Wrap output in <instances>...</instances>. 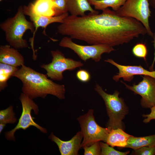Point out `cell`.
Here are the masks:
<instances>
[{
	"label": "cell",
	"mask_w": 155,
	"mask_h": 155,
	"mask_svg": "<svg viewBox=\"0 0 155 155\" xmlns=\"http://www.w3.org/2000/svg\"><path fill=\"white\" fill-rule=\"evenodd\" d=\"M63 35L89 44L113 47L129 43L148 32L142 24L131 18L118 15L107 8L100 14L90 12L84 16H68L57 27Z\"/></svg>",
	"instance_id": "obj_1"
},
{
	"label": "cell",
	"mask_w": 155,
	"mask_h": 155,
	"mask_svg": "<svg viewBox=\"0 0 155 155\" xmlns=\"http://www.w3.org/2000/svg\"><path fill=\"white\" fill-rule=\"evenodd\" d=\"M22 82L23 93L31 99L38 97L45 98L48 94L60 99L65 98L64 85L57 84L48 79L47 75L35 71L24 65L13 75Z\"/></svg>",
	"instance_id": "obj_2"
},
{
	"label": "cell",
	"mask_w": 155,
	"mask_h": 155,
	"mask_svg": "<svg viewBox=\"0 0 155 155\" xmlns=\"http://www.w3.org/2000/svg\"><path fill=\"white\" fill-rule=\"evenodd\" d=\"M0 27L5 32L6 40L9 45L17 49L28 47L27 41L23 38V35L28 30L33 34L35 29L33 22L26 19L22 6L19 7L13 17L1 23Z\"/></svg>",
	"instance_id": "obj_3"
},
{
	"label": "cell",
	"mask_w": 155,
	"mask_h": 155,
	"mask_svg": "<svg viewBox=\"0 0 155 155\" xmlns=\"http://www.w3.org/2000/svg\"><path fill=\"white\" fill-rule=\"evenodd\" d=\"M95 90L103 100L109 119L107 127L111 129L120 128L123 129L122 120L128 113V108L121 98L119 97V92L115 91L113 94L106 92L102 87L96 84Z\"/></svg>",
	"instance_id": "obj_4"
},
{
	"label": "cell",
	"mask_w": 155,
	"mask_h": 155,
	"mask_svg": "<svg viewBox=\"0 0 155 155\" xmlns=\"http://www.w3.org/2000/svg\"><path fill=\"white\" fill-rule=\"evenodd\" d=\"M94 110H89L87 113L77 119L81 128L83 140L81 148L89 146L100 141L106 142L107 136L111 129L99 126L95 121Z\"/></svg>",
	"instance_id": "obj_5"
},
{
	"label": "cell",
	"mask_w": 155,
	"mask_h": 155,
	"mask_svg": "<svg viewBox=\"0 0 155 155\" xmlns=\"http://www.w3.org/2000/svg\"><path fill=\"white\" fill-rule=\"evenodd\" d=\"M148 0H127L124 4L115 11L119 16L131 18L141 22L146 29L148 35L152 37L149 23L151 16Z\"/></svg>",
	"instance_id": "obj_6"
},
{
	"label": "cell",
	"mask_w": 155,
	"mask_h": 155,
	"mask_svg": "<svg viewBox=\"0 0 155 155\" xmlns=\"http://www.w3.org/2000/svg\"><path fill=\"white\" fill-rule=\"evenodd\" d=\"M22 106V110L18 123L15 127L10 131L5 133V138L8 140L15 141L14 134L16 131L20 129L25 130L31 126H34L44 133H47L46 128L40 126L34 121L31 116V111L33 110L34 113L38 115V107L37 104L28 96L24 93L21 94L19 98Z\"/></svg>",
	"instance_id": "obj_7"
},
{
	"label": "cell",
	"mask_w": 155,
	"mask_h": 155,
	"mask_svg": "<svg viewBox=\"0 0 155 155\" xmlns=\"http://www.w3.org/2000/svg\"><path fill=\"white\" fill-rule=\"evenodd\" d=\"M70 37H63L60 42L59 45L69 48L75 53L82 60L86 61L91 59L96 62H98L104 53H109L115 49L113 47L103 44L83 45L73 42Z\"/></svg>",
	"instance_id": "obj_8"
},
{
	"label": "cell",
	"mask_w": 155,
	"mask_h": 155,
	"mask_svg": "<svg viewBox=\"0 0 155 155\" xmlns=\"http://www.w3.org/2000/svg\"><path fill=\"white\" fill-rule=\"evenodd\" d=\"M51 53L52 57L51 62L42 64L40 67L46 70L47 76L52 80L61 81L63 78L64 71H72L84 65L80 61L66 58L64 54L58 50L51 51Z\"/></svg>",
	"instance_id": "obj_9"
},
{
	"label": "cell",
	"mask_w": 155,
	"mask_h": 155,
	"mask_svg": "<svg viewBox=\"0 0 155 155\" xmlns=\"http://www.w3.org/2000/svg\"><path fill=\"white\" fill-rule=\"evenodd\" d=\"M142 80L137 84L130 86L121 81L126 88L141 96L140 103L143 108H151L155 106V79L144 75Z\"/></svg>",
	"instance_id": "obj_10"
},
{
	"label": "cell",
	"mask_w": 155,
	"mask_h": 155,
	"mask_svg": "<svg viewBox=\"0 0 155 155\" xmlns=\"http://www.w3.org/2000/svg\"><path fill=\"white\" fill-rule=\"evenodd\" d=\"M104 61L111 63L118 69L119 72L113 78V79L116 82L121 78L125 81L130 82L133 80L135 75L148 76L155 79V71H148L141 65H121L117 63L113 59H110L105 60Z\"/></svg>",
	"instance_id": "obj_11"
},
{
	"label": "cell",
	"mask_w": 155,
	"mask_h": 155,
	"mask_svg": "<svg viewBox=\"0 0 155 155\" xmlns=\"http://www.w3.org/2000/svg\"><path fill=\"white\" fill-rule=\"evenodd\" d=\"M49 138L57 145L61 155H77L83 138L81 131L78 132L70 140L64 141L55 136L52 132Z\"/></svg>",
	"instance_id": "obj_12"
},
{
	"label": "cell",
	"mask_w": 155,
	"mask_h": 155,
	"mask_svg": "<svg viewBox=\"0 0 155 155\" xmlns=\"http://www.w3.org/2000/svg\"><path fill=\"white\" fill-rule=\"evenodd\" d=\"M23 11L25 15L30 17L35 27V31L33 34V37L31 39V45L33 47V40L35 33L38 28L41 27L45 30L49 24L55 22L62 23L64 19L68 15V13H65L61 15L52 17L46 16L36 15L32 12L27 6L23 7Z\"/></svg>",
	"instance_id": "obj_13"
},
{
	"label": "cell",
	"mask_w": 155,
	"mask_h": 155,
	"mask_svg": "<svg viewBox=\"0 0 155 155\" xmlns=\"http://www.w3.org/2000/svg\"><path fill=\"white\" fill-rule=\"evenodd\" d=\"M9 45L0 46V63L18 67L24 65V58L17 50Z\"/></svg>",
	"instance_id": "obj_14"
},
{
	"label": "cell",
	"mask_w": 155,
	"mask_h": 155,
	"mask_svg": "<svg viewBox=\"0 0 155 155\" xmlns=\"http://www.w3.org/2000/svg\"><path fill=\"white\" fill-rule=\"evenodd\" d=\"M68 11L71 15L84 16L87 11L94 13H99L98 11L94 9L88 0H66Z\"/></svg>",
	"instance_id": "obj_15"
},
{
	"label": "cell",
	"mask_w": 155,
	"mask_h": 155,
	"mask_svg": "<svg viewBox=\"0 0 155 155\" xmlns=\"http://www.w3.org/2000/svg\"><path fill=\"white\" fill-rule=\"evenodd\" d=\"M28 6L36 15L48 17L54 16L53 0H36Z\"/></svg>",
	"instance_id": "obj_16"
},
{
	"label": "cell",
	"mask_w": 155,
	"mask_h": 155,
	"mask_svg": "<svg viewBox=\"0 0 155 155\" xmlns=\"http://www.w3.org/2000/svg\"><path fill=\"white\" fill-rule=\"evenodd\" d=\"M131 136L121 129H112L107 136L106 143L112 147L125 148L128 140Z\"/></svg>",
	"instance_id": "obj_17"
},
{
	"label": "cell",
	"mask_w": 155,
	"mask_h": 155,
	"mask_svg": "<svg viewBox=\"0 0 155 155\" xmlns=\"http://www.w3.org/2000/svg\"><path fill=\"white\" fill-rule=\"evenodd\" d=\"M154 146L155 134L137 137L132 135L128 140L125 148H130L134 150L143 146Z\"/></svg>",
	"instance_id": "obj_18"
},
{
	"label": "cell",
	"mask_w": 155,
	"mask_h": 155,
	"mask_svg": "<svg viewBox=\"0 0 155 155\" xmlns=\"http://www.w3.org/2000/svg\"><path fill=\"white\" fill-rule=\"evenodd\" d=\"M91 5H93L96 10H104L111 7L113 10L116 11L127 0H88Z\"/></svg>",
	"instance_id": "obj_19"
},
{
	"label": "cell",
	"mask_w": 155,
	"mask_h": 155,
	"mask_svg": "<svg viewBox=\"0 0 155 155\" xmlns=\"http://www.w3.org/2000/svg\"><path fill=\"white\" fill-rule=\"evenodd\" d=\"M19 69L5 63H0V91L7 86V81Z\"/></svg>",
	"instance_id": "obj_20"
},
{
	"label": "cell",
	"mask_w": 155,
	"mask_h": 155,
	"mask_svg": "<svg viewBox=\"0 0 155 155\" xmlns=\"http://www.w3.org/2000/svg\"><path fill=\"white\" fill-rule=\"evenodd\" d=\"M15 115L12 105L10 106L5 109L1 110L0 111V123L6 124L16 122L17 120Z\"/></svg>",
	"instance_id": "obj_21"
},
{
	"label": "cell",
	"mask_w": 155,
	"mask_h": 155,
	"mask_svg": "<svg viewBox=\"0 0 155 155\" xmlns=\"http://www.w3.org/2000/svg\"><path fill=\"white\" fill-rule=\"evenodd\" d=\"M101 148V155H126L129 154V151L121 152L116 150L113 147L109 146L106 143L100 141Z\"/></svg>",
	"instance_id": "obj_22"
},
{
	"label": "cell",
	"mask_w": 155,
	"mask_h": 155,
	"mask_svg": "<svg viewBox=\"0 0 155 155\" xmlns=\"http://www.w3.org/2000/svg\"><path fill=\"white\" fill-rule=\"evenodd\" d=\"M132 53L135 57L142 58L146 61L148 54V50L145 43L143 42L137 43L133 47Z\"/></svg>",
	"instance_id": "obj_23"
},
{
	"label": "cell",
	"mask_w": 155,
	"mask_h": 155,
	"mask_svg": "<svg viewBox=\"0 0 155 155\" xmlns=\"http://www.w3.org/2000/svg\"><path fill=\"white\" fill-rule=\"evenodd\" d=\"M54 3V16L61 15L68 12L66 0H53Z\"/></svg>",
	"instance_id": "obj_24"
},
{
	"label": "cell",
	"mask_w": 155,
	"mask_h": 155,
	"mask_svg": "<svg viewBox=\"0 0 155 155\" xmlns=\"http://www.w3.org/2000/svg\"><path fill=\"white\" fill-rule=\"evenodd\" d=\"M84 150V155H99L101 154L100 141L96 142L89 146L83 148Z\"/></svg>",
	"instance_id": "obj_25"
},
{
	"label": "cell",
	"mask_w": 155,
	"mask_h": 155,
	"mask_svg": "<svg viewBox=\"0 0 155 155\" xmlns=\"http://www.w3.org/2000/svg\"><path fill=\"white\" fill-rule=\"evenodd\" d=\"M133 154L137 155H155V146H143L134 150Z\"/></svg>",
	"instance_id": "obj_26"
},
{
	"label": "cell",
	"mask_w": 155,
	"mask_h": 155,
	"mask_svg": "<svg viewBox=\"0 0 155 155\" xmlns=\"http://www.w3.org/2000/svg\"><path fill=\"white\" fill-rule=\"evenodd\" d=\"M77 78L83 82H87L89 81L91 78V75L89 72L84 69H80L76 73Z\"/></svg>",
	"instance_id": "obj_27"
},
{
	"label": "cell",
	"mask_w": 155,
	"mask_h": 155,
	"mask_svg": "<svg viewBox=\"0 0 155 155\" xmlns=\"http://www.w3.org/2000/svg\"><path fill=\"white\" fill-rule=\"evenodd\" d=\"M150 113L147 115H143L142 117L146 118L144 119L143 122L145 123H149L151 120L155 119V106L150 108Z\"/></svg>",
	"instance_id": "obj_28"
},
{
	"label": "cell",
	"mask_w": 155,
	"mask_h": 155,
	"mask_svg": "<svg viewBox=\"0 0 155 155\" xmlns=\"http://www.w3.org/2000/svg\"><path fill=\"white\" fill-rule=\"evenodd\" d=\"M153 38V41L152 42L153 43V45L154 48V58L153 62L152 63V65L150 68V71L153 70L154 68V63L155 62V32L154 33L153 36L152 37Z\"/></svg>",
	"instance_id": "obj_29"
},
{
	"label": "cell",
	"mask_w": 155,
	"mask_h": 155,
	"mask_svg": "<svg viewBox=\"0 0 155 155\" xmlns=\"http://www.w3.org/2000/svg\"><path fill=\"white\" fill-rule=\"evenodd\" d=\"M150 5L155 9V0H148Z\"/></svg>",
	"instance_id": "obj_30"
},
{
	"label": "cell",
	"mask_w": 155,
	"mask_h": 155,
	"mask_svg": "<svg viewBox=\"0 0 155 155\" xmlns=\"http://www.w3.org/2000/svg\"><path fill=\"white\" fill-rule=\"evenodd\" d=\"M5 124L1 123H0V133H1L3 130L4 129L6 125Z\"/></svg>",
	"instance_id": "obj_31"
},
{
	"label": "cell",
	"mask_w": 155,
	"mask_h": 155,
	"mask_svg": "<svg viewBox=\"0 0 155 155\" xmlns=\"http://www.w3.org/2000/svg\"><path fill=\"white\" fill-rule=\"evenodd\" d=\"M2 0H0V1H1Z\"/></svg>",
	"instance_id": "obj_32"
}]
</instances>
